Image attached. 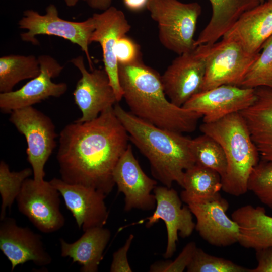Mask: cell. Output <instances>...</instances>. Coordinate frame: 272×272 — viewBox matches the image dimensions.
Instances as JSON below:
<instances>
[{"mask_svg": "<svg viewBox=\"0 0 272 272\" xmlns=\"http://www.w3.org/2000/svg\"><path fill=\"white\" fill-rule=\"evenodd\" d=\"M261 51L246 75L241 87L272 88V36L265 42Z\"/></svg>", "mask_w": 272, "mask_h": 272, "instance_id": "f1b7e54d", "label": "cell"}, {"mask_svg": "<svg viewBox=\"0 0 272 272\" xmlns=\"http://www.w3.org/2000/svg\"><path fill=\"white\" fill-rule=\"evenodd\" d=\"M205 75L204 59L195 49L178 55L161 75L167 97L172 103L182 107L201 91Z\"/></svg>", "mask_w": 272, "mask_h": 272, "instance_id": "e0dca14e", "label": "cell"}, {"mask_svg": "<svg viewBox=\"0 0 272 272\" xmlns=\"http://www.w3.org/2000/svg\"><path fill=\"white\" fill-rule=\"evenodd\" d=\"M182 187L180 198L187 205L209 200L222 189L221 177L216 171L195 164L185 171Z\"/></svg>", "mask_w": 272, "mask_h": 272, "instance_id": "d4e9b609", "label": "cell"}, {"mask_svg": "<svg viewBox=\"0 0 272 272\" xmlns=\"http://www.w3.org/2000/svg\"><path fill=\"white\" fill-rule=\"evenodd\" d=\"M92 17L94 30L90 42H97L101 46L104 69L119 102L123 94L119 81L115 49L118 40L130 31L131 25L122 11L111 6L100 13L93 14Z\"/></svg>", "mask_w": 272, "mask_h": 272, "instance_id": "9a60e30c", "label": "cell"}, {"mask_svg": "<svg viewBox=\"0 0 272 272\" xmlns=\"http://www.w3.org/2000/svg\"><path fill=\"white\" fill-rule=\"evenodd\" d=\"M158 25L161 44L178 55L196 46L194 34L201 7L197 2L178 0H150L146 7Z\"/></svg>", "mask_w": 272, "mask_h": 272, "instance_id": "5b68a950", "label": "cell"}, {"mask_svg": "<svg viewBox=\"0 0 272 272\" xmlns=\"http://www.w3.org/2000/svg\"><path fill=\"white\" fill-rule=\"evenodd\" d=\"M125 6L133 11H140L146 8L150 0H122Z\"/></svg>", "mask_w": 272, "mask_h": 272, "instance_id": "d590c367", "label": "cell"}, {"mask_svg": "<svg viewBox=\"0 0 272 272\" xmlns=\"http://www.w3.org/2000/svg\"><path fill=\"white\" fill-rule=\"evenodd\" d=\"M209 1L212 16L196 40V46L218 41L243 14L261 3V0Z\"/></svg>", "mask_w": 272, "mask_h": 272, "instance_id": "cb8c5ba5", "label": "cell"}, {"mask_svg": "<svg viewBox=\"0 0 272 272\" xmlns=\"http://www.w3.org/2000/svg\"><path fill=\"white\" fill-rule=\"evenodd\" d=\"M0 249L11 263V271L30 261L40 267L52 262L41 236L28 227L18 226L10 217L1 220Z\"/></svg>", "mask_w": 272, "mask_h": 272, "instance_id": "2e32d148", "label": "cell"}, {"mask_svg": "<svg viewBox=\"0 0 272 272\" xmlns=\"http://www.w3.org/2000/svg\"><path fill=\"white\" fill-rule=\"evenodd\" d=\"M38 58L33 55L9 54L0 57V92L13 91L21 81L32 79L40 73Z\"/></svg>", "mask_w": 272, "mask_h": 272, "instance_id": "484cf974", "label": "cell"}, {"mask_svg": "<svg viewBox=\"0 0 272 272\" xmlns=\"http://www.w3.org/2000/svg\"><path fill=\"white\" fill-rule=\"evenodd\" d=\"M267 1H268L271 3V4L272 5V0H267Z\"/></svg>", "mask_w": 272, "mask_h": 272, "instance_id": "f35d334b", "label": "cell"}, {"mask_svg": "<svg viewBox=\"0 0 272 272\" xmlns=\"http://www.w3.org/2000/svg\"><path fill=\"white\" fill-rule=\"evenodd\" d=\"M187 205L196 219L195 229L208 243L227 247L238 242V225L227 215L229 204L220 193L211 200Z\"/></svg>", "mask_w": 272, "mask_h": 272, "instance_id": "ac0fdd59", "label": "cell"}, {"mask_svg": "<svg viewBox=\"0 0 272 272\" xmlns=\"http://www.w3.org/2000/svg\"><path fill=\"white\" fill-rule=\"evenodd\" d=\"M90 7L104 11L111 6L112 0H86Z\"/></svg>", "mask_w": 272, "mask_h": 272, "instance_id": "8d00e7d4", "label": "cell"}, {"mask_svg": "<svg viewBox=\"0 0 272 272\" xmlns=\"http://www.w3.org/2000/svg\"><path fill=\"white\" fill-rule=\"evenodd\" d=\"M195 49L205 62L201 91L223 85L241 87L260 54H250L233 41L224 38L213 43L199 45Z\"/></svg>", "mask_w": 272, "mask_h": 272, "instance_id": "8992f818", "label": "cell"}, {"mask_svg": "<svg viewBox=\"0 0 272 272\" xmlns=\"http://www.w3.org/2000/svg\"><path fill=\"white\" fill-rule=\"evenodd\" d=\"M272 36V5L266 1L243 14L222 38L239 44L252 54L260 53Z\"/></svg>", "mask_w": 272, "mask_h": 272, "instance_id": "ffe728a7", "label": "cell"}, {"mask_svg": "<svg viewBox=\"0 0 272 272\" xmlns=\"http://www.w3.org/2000/svg\"><path fill=\"white\" fill-rule=\"evenodd\" d=\"M76 241L67 243L60 238L61 256L69 257L81 265L82 272H97L111 233L103 227H93L84 231Z\"/></svg>", "mask_w": 272, "mask_h": 272, "instance_id": "7402d4cb", "label": "cell"}, {"mask_svg": "<svg viewBox=\"0 0 272 272\" xmlns=\"http://www.w3.org/2000/svg\"><path fill=\"white\" fill-rule=\"evenodd\" d=\"M197 248L194 242H190L183 248L178 256L173 261L159 262L151 266L150 271L182 272L190 264Z\"/></svg>", "mask_w": 272, "mask_h": 272, "instance_id": "1f68e13d", "label": "cell"}, {"mask_svg": "<svg viewBox=\"0 0 272 272\" xmlns=\"http://www.w3.org/2000/svg\"><path fill=\"white\" fill-rule=\"evenodd\" d=\"M33 174L32 168H26L19 171H11L4 161L0 162V194L2 205L0 220L6 217L7 209L11 208L19 194L24 181Z\"/></svg>", "mask_w": 272, "mask_h": 272, "instance_id": "83f0119b", "label": "cell"}, {"mask_svg": "<svg viewBox=\"0 0 272 272\" xmlns=\"http://www.w3.org/2000/svg\"><path fill=\"white\" fill-rule=\"evenodd\" d=\"M18 24L19 28L27 30L20 34L21 39L33 45L39 44L36 36L40 35L55 36L77 45L85 54L90 70L94 69L89 51L94 30L92 17L81 22L66 20L59 17L56 7L50 4L43 15L33 10H25Z\"/></svg>", "mask_w": 272, "mask_h": 272, "instance_id": "52a82bcc", "label": "cell"}, {"mask_svg": "<svg viewBox=\"0 0 272 272\" xmlns=\"http://www.w3.org/2000/svg\"><path fill=\"white\" fill-rule=\"evenodd\" d=\"M199 128L216 140L225 153L227 166L221 178L222 190L235 196L246 193L249 177L260 155L240 112L212 122H203Z\"/></svg>", "mask_w": 272, "mask_h": 272, "instance_id": "277c9868", "label": "cell"}, {"mask_svg": "<svg viewBox=\"0 0 272 272\" xmlns=\"http://www.w3.org/2000/svg\"><path fill=\"white\" fill-rule=\"evenodd\" d=\"M9 121L26 140L27 160L37 182L44 179V166L56 147L58 137L51 118L33 106L13 111Z\"/></svg>", "mask_w": 272, "mask_h": 272, "instance_id": "ba28073f", "label": "cell"}, {"mask_svg": "<svg viewBox=\"0 0 272 272\" xmlns=\"http://www.w3.org/2000/svg\"><path fill=\"white\" fill-rule=\"evenodd\" d=\"M60 193L49 181L37 182L28 178L16 198L18 210L40 231L51 233L64 226Z\"/></svg>", "mask_w": 272, "mask_h": 272, "instance_id": "9c48e42d", "label": "cell"}, {"mask_svg": "<svg viewBox=\"0 0 272 272\" xmlns=\"http://www.w3.org/2000/svg\"><path fill=\"white\" fill-rule=\"evenodd\" d=\"M247 188L272 209V161H259L250 174Z\"/></svg>", "mask_w": 272, "mask_h": 272, "instance_id": "f546056e", "label": "cell"}, {"mask_svg": "<svg viewBox=\"0 0 272 272\" xmlns=\"http://www.w3.org/2000/svg\"><path fill=\"white\" fill-rule=\"evenodd\" d=\"M255 89L223 85L193 96L182 107L200 113L203 122L210 123L240 112L255 101Z\"/></svg>", "mask_w": 272, "mask_h": 272, "instance_id": "5bb4252c", "label": "cell"}, {"mask_svg": "<svg viewBox=\"0 0 272 272\" xmlns=\"http://www.w3.org/2000/svg\"><path fill=\"white\" fill-rule=\"evenodd\" d=\"M113 109L130 141L148 160L153 177L168 188L174 182L182 187L185 171L195 164L192 139L147 122L125 110L118 103Z\"/></svg>", "mask_w": 272, "mask_h": 272, "instance_id": "3957f363", "label": "cell"}, {"mask_svg": "<svg viewBox=\"0 0 272 272\" xmlns=\"http://www.w3.org/2000/svg\"><path fill=\"white\" fill-rule=\"evenodd\" d=\"M231 218L238 225L241 246L255 250L272 246V217L263 207L242 206L232 213Z\"/></svg>", "mask_w": 272, "mask_h": 272, "instance_id": "603a6c76", "label": "cell"}, {"mask_svg": "<svg viewBox=\"0 0 272 272\" xmlns=\"http://www.w3.org/2000/svg\"><path fill=\"white\" fill-rule=\"evenodd\" d=\"M115 55L118 65L133 63L141 60L140 46L131 38L123 36L117 42Z\"/></svg>", "mask_w": 272, "mask_h": 272, "instance_id": "d6a6232c", "label": "cell"}, {"mask_svg": "<svg viewBox=\"0 0 272 272\" xmlns=\"http://www.w3.org/2000/svg\"><path fill=\"white\" fill-rule=\"evenodd\" d=\"M71 62L81 74L73 92V96L75 103L82 115L75 121L83 122L92 120L104 110L113 107L118 102L104 69L88 71L84 58L81 55L72 58Z\"/></svg>", "mask_w": 272, "mask_h": 272, "instance_id": "8fae6325", "label": "cell"}, {"mask_svg": "<svg viewBox=\"0 0 272 272\" xmlns=\"http://www.w3.org/2000/svg\"><path fill=\"white\" fill-rule=\"evenodd\" d=\"M65 3V5L70 7L75 6L77 3L81 1H86V0H63Z\"/></svg>", "mask_w": 272, "mask_h": 272, "instance_id": "74e56055", "label": "cell"}, {"mask_svg": "<svg viewBox=\"0 0 272 272\" xmlns=\"http://www.w3.org/2000/svg\"><path fill=\"white\" fill-rule=\"evenodd\" d=\"M113 178L118 192L125 196L124 210L144 211L155 210L156 200L151 192L157 186L156 180L144 172L135 158L131 145L117 162L113 172Z\"/></svg>", "mask_w": 272, "mask_h": 272, "instance_id": "4fadbf2b", "label": "cell"}, {"mask_svg": "<svg viewBox=\"0 0 272 272\" xmlns=\"http://www.w3.org/2000/svg\"><path fill=\"white\" fill-rule=\"evenodd\" d=\"M256 267L250 272H272V246L255 250Z\"/></svg>", "mask_w": 272, "mask_h": 272, "instance_id": "e575fe53", "label": "cell"}, {"mask_svg": "<svg viewBox=\"0 0 272 272\" xmlns=\"http://www.w3.org/2000/svg\"><path fill=\"white\" fill-rule=\"evenodd\" d=\"M191 150L195 164L217 172L222 178L227 170V160L221 145L213 138L203 133L192 139Z\"/></svg>", "mask_w": 272, "mask_h": 272, "instance_id": "4316f807", "label": "cell"}, {"mask_svg": "<svg viewBox=\"0 0 272 272\" xmlns=\"http://www.w3.org/2000/svg\"><path fill=\"white\" fill-rule=\"evenodd\" d=\"M59 137L56 158L61 179L106 196L110 193L115 185L113 170L130 140L113 107L92 120L67 124Z\"/></svg>", "mask_w": 272, "mask_h": 272, "instance_id": "6da1fadb", "label": "cell"}, {"mask_svg": "<svg viewBox=\"0 0 272 272\" xmlns=\"http://www.w3.org/2000/svg\"><path fill=\"white\" fill-rule=\"evenodd\" d=\"M41 71L20 89L0 93L2 112L11 113L13 111L32 106L49 97H59L66 91L68 86L64 82L54 83L52 79L60 74L63 69L54 58L47 54L38 57Z\"/></svg>", "mask_w": 272, "mask_h": 272, "instance_id": "30bf717a", "label": "cell"}, {"mask_svg": "<svg viewBox=\"0 0 272 272\" xmlns=\"http://www.w3.org/2000/svg\"><path fill=\"white\" fill-rule=\"evenodd\" d=\"M49 182L62 196L80 229L85 231L105 225L109 215L104 201L106 195L90 187L67 183L61 178H53Z\"/></svg>", "mask_w": 272, "mask_h": 272, "instance_id": "d6986e66", "label": "cell"}, {"mask_svg": "<svg viewBox=\"0 0 272 272\" xmlns=\"http://www.w3.org/2000/svg\"><path fill=\"white\" fill-rule=\"evenodd\" d=\"M134 236L130 234L123 246L113 253L111 264V272H131L132 269L127 259V253L132 243Z\"/></svg>", "mask_w": 272, "mask_h": 272, "instance_id": "836d02e7", "label": "cell"}, {"mask_svg": "<svg viewBox=\"0 0 272 272\" xmlns=\"http://www.w3.org/2000/svg\"><path fill=\"white\" fill-rule=\"evenodd\" d=\"M255 89V101L240 113L261 159L272 161V88Z\"/></svg>", "mask_w": 272, "mask_h": 272, "instance_id": "44dd1931", "label": "cell"}, {"mask_svg": "<svg viewBox=\"0 0 272 272\" xmlns=\"http://www.w3.org/2000/svg\"><path fill=\"white\" fill-rule=\"evenodd\" d=\"M250 269L229 260L211 255L198 247L186 268L188 272H250Z\"/></svg>", "mask_w": 272, "mask_h": 272, "instance_id": "4dcf8cb0", "label": "cell"}, {"mask_svg": "<svg viewBox=\"0 0 272 272\" xmlns=\"http://www.w3.org/2000/svg\"><path fill=\"white\" fill-rule=\"evenodd\" d=\"M153 192L156 205L153 214L132 225L146 222V227L149 228L160 220H163L167 234V246L163 256L169 258L176 250L178 234L182 238L189 236L195 229V223L190 209L188 206H182V201L175 190L165 186H157Z\"/></svg>", "mask_w": 272, "mask_h": 272, "instance_id": "7c38bea8", "label": "cell"}, {"mask_svg": "<svg viewBox=\"0 0 272 272\" xmlns=\"http://www.w3.org/2000/svg\"><path fill=\"white\" fill-rule=\"evenodd\" d=\"M118 69L123 98L132 114L159 127L182 133L195 130L202 115L172 103L156 70L141 60L119 64Z\"/></svg>", "mask_w": 272, "mask_h": 272, "instance_id": "7a4b0ae2", "label": "cell"}, {"mask_svg": "<svg viewBox=\"0 0 272 272\" xmlns=\"http://www.w3.org/2000/svg\"><path fill=\"white\" fill-rule=\"evenodd\" d=\"M261 3L264 2L265 1H266L265 0H261Z\"/></svg>", "mask_w": 272, "mask_h": 272, "instance_id": "ab89813d", "label": "cell"}]
</instances>
